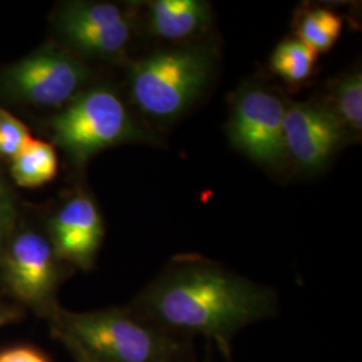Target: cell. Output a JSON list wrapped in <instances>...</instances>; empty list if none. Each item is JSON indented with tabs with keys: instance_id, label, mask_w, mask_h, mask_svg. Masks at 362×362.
Wrapping results in <instances>:
<instances>
[{
	"instance_id": "cell-16",
	"label": "cell",
	"mask_w": 362,
	"mask_h": 362,
	"mask_svg": "<svg viewBox=\"0 0 362 362\" xmlns=\"http://www.w3.org/2000/svg\"><path fill=\"white\" fill-rule=\"evenodd\" d=\"M30 140L26 125L0 106V157L13 160Z\"/></svg>"
},
{
	"instance_id": "cell-13",
	"label": "cell",
	"mask_w": 362,
	"mask_h": 362,
	"mask_svg": "<svg viewBox=\"0 0 362 362\" xmlns=\"http://www.w3.org/2000/svg\"><path fill=\"white\" fill-rule=\"evenodd\" d=\"M15 182L25 188H37L52 181L58 172L55 149L46 141L31 139L30 143L11 160Z\"/></svg>"
},
{
	"instance_id": "cell-7",
	"label": "cell",
	"mask_w": 362,
	"mask_h": 362,
	"mask_svg": "<svg viewBox=\"0 0 362 362\" xmlns=\"http://www.w3.org/2000/svg\"><path fill=\"white\" fill-rule=\"evenodd\" d=\"M88 67L58 47H45L11 66L6 89L28 104L61 107L83 90Z\"/></svg>"
},
{
	"instance_id": "cell-5",
	"label": "cell",
	"mask_w": 362,
	"mask_h": 362,
	"mask_svg": "<svg viewBox=\"0 0 362 362\" xmlns=\"http://www.w3.org/2000/svg\"><path fill=\"white\" fill-rule=\"evenodd\" d=\"M286 106L287 103L276 91L262 83H247L233 98L227 125L230 141L260 167H285Z\"/></svg>"
},
{
	"instance_id": "cell-10",
	"label": "cell",
	"mask_w": 362,
	"mask_h": 362,
	"mask_svg": "<svg viewBox=\"0 0 362 362\" xmlns=\"http://www.w3.org/2000/svg\"><path fill=\"white\" fill-rule=\"evenodd\" d=\"M101 212L88 194L67 200L50 224V242L61 262L90 270L104 239Z\"/></svg>"
},
{
	"instance_id": "cell-14",
	"label": "cell",
	"mask_w": 362,
	"mask_h": 362,
	"mask_svg": "<svg viewBox=\"0 0 362 362\" xmlns=\"http://www.w3.org/2000/svg\"><path fill=\"white\" fill-rule=\"evenodd\" d=\"M342 28V18L324 7L305 8L296 18V38L317 55L336 45Z\"/></svg>"
},
{
	"instance_id": "cell-6",
	"label": "cell",
	"mask_w": 362,
	"mask_h": 362,
	"mask_svg": "<svg viewBox=\"0 0 362 362\" xmlns=\"http://www.w3.org/2000/svg\"><path fill=\"white\" fill-rule=\"evenodd\" d=\"M59 263L50 239L37 233H19L3 251L1 279L18 300L52 318L59 309L55 300Z\"/></svg>"
},
{
	"instance_id": "cell-2",
	"label": "cell",
	"mask_w": 362,
	"mask_h": 362,
	"mask_svg": "<svg viewBox=\"0 0 362 362\" xmlns=\"http://www.w3.org/2000/svg\"><path fill=\"white\" fill-rule=\"evenodd\" d=\"M52 336L67 338L97 362H196L192 338L176 336L121 308L58 309Z\"/></svg>"
},
{
	"instance_id": "cell-12",
	"label": "cell",
	"mask_w": 362,
	"mask_h": 362,
	"mask_svg": "<svg viewBox=\"0 0 362 362\" xmlns=\"http://www.w3.org/2000/svg\"><path fill=\"white\" fill-rule=\"evenodd\" d=\"M324 104L337 117L348 139L361 136L362 74L361 69H353L330 83Z\"/></svg>"
},
{
	"instance_id": "cell-20",
	"label": "cell",
	"mask_w": 362,
	"mask_h": 362,
	"mask_svg": "<svg viewBox=\"0 0 362 362\" xmlns=\"http://www.w3.org/2000/svg\"><path fill=\"white\" fill-rule=\"evenodd\" d=\"M19 311L15 310L4 303H0V327L4 325L11 324L19 318Z\"/></svg>"
},
{
	"instance_id": "cell-22",
	"label": "cell",
	"mask_w": 362,
	"mask_h": 362,
	"mask_svg": "<svg viewBox=\"0 0 362 362\" xmlns=\"http://www.w3.org/2000/svg\"><path fill=\"white\" fill-rule=\"evenodd\" d=\"M223 358H224V361L226 362H231V354H228V356H223Z\"/></svg>"
},
{
	"instance_id": "cell-15",
	"label": "cell",
	"mask_w": 362,
	"mask_h": 362,
	"mask_svg": "<svg viewBox=\"0 0 362 362\" xmlns=\"http://www.w3.org/2000/svg\"><path fill=\"white\" fill-rule=\"evenodd\" d=\"M317 57L299 39H284L272 52L270 67L287 83L298 85L311 77Z\"/></svg>"
},
{
	"instance_id": "cell-11",
	"label": "cell",
	"mask_w": 362,
	"mask_h": 362,
	"mask_svg": "<svg viewBox=\"0 0 362 362\" xmlns=\"http://www.w3.org/2000/svg\"><path fill=\"white\" fill-rule=\"evenodd\" d=\"M212 7L204 0H155L148 4V28L156 38L184 42L204 33Z\"/></svg>"
},
{
	"instance_id": "cell-19",
	"label": "cell",
	"mask_w": 362,
	"mask_h": 362,
	"mask_svg": "<svg viewBox=\"0 0 362 362\" xmlns=\"http://www.w3.org/2000/svg\"><path fill=\"white\" fill-rule=\"evenodd\" d=\"M57 339H59V341L65 345L66 349L69 350L70 354L73 356L74 362H97L95 360H93L90 356H88V354H86L83 350L81 349L76 342H73L71 339H67V338H57Z\"/></svg>"
},
{
	"instance_id": "cell-1",
	"label": "cell",
	"mask_w": 362,
	"mask_h": 362,
	"mask_svg": "<svg viewBox=\"0 0 362 362\" xmlns=\"http://www.w3.org/2000/svg\"><path fill=\"white\" fill-rule=\"evenodd\" d=\"M144 321L176 336L204 337L221 356L231 354L235 336L275 317L272 287L197 255L173 259L129 308Z\"/></svg>"
},
{
	"instance_id": "cell-9",
	"label": "cell",
	"mask_w": 362,
	"mask_h": 362,
	"mask_svg": "<svg viewBox=\"0 0 362 362\" xmlns=\"http://www.w3.org/2000/svg\"><path fill=\"white\" fill-rule=\"evenodd\" d=\"M346 140V132L324 103H287L284 121L286 155L302 170H322Z\"/></svg>"
},
{
	"instance_id": "cell-18",
	"label": "cell",
	"mask_w": 362,
	"mask_h": 362,
	"mask_svg": "<svg viewBox=\"0 0 362 362\" xmlns=\"http://www.w3.org/2000/svg\"><path fill=\"white\" fill-rule=\"evenodd\" d=\"M13 223V208L8 191L0 180V243L7 238Z\"/></svg>"
},
{
	"instance_id": "cell-17",
	"label": "cell",
	"mask_w": 362,
	"mask_h": 362,
	"mask_svg": "<svg viewBox=\"0 0 362 362\" xmlns=\"http://www.w3.org/2000/svg\"><path fill=\"white\" fill-rule=\"evenodd\" d=\"M0 362H52L49 357L33 346L19 345L0 350Z\"/></svg>"
},
{
	"instance_id": "cell-3",
	"label": "cell",
	"mask_w": 362,
	"mask_h": 362,
	"mask_svg": "<svg viewBox=\"0 0 362 362\" xmlns=\"http://www.w3.org/2000/svg\"><path fill=\"white\" fill-rule=\"evenodd\" d=\"M216 59L212 46L194 43L158 50L130 62L128 82L133 104L151 119H176L207 89Z\"/></svg>"
},
{
	"instance_id": "cell-4",
	"label": "cell",
	"mask_w": 362,
	"mask_h": 362,
	"mask_svg": "<svg viewBox=\"0 0 362 362\" xmlns=\"http://www.w3.org/2000/svg\"><path fill=\"white\" fill-rule=\"evenodd\" d=\"M52 129L54 141L77 164L121 144L156 143L116 91L106 86L81 91L52 118Z\"/></svg>"
},
{
	"instance_id": "cell-8",
	"label": "cell",
	"mask_w": 362,
	"mask_h": 362,
	"mask_svg": "<svg viewBox=\"0 0 362 362\" xmlns=\"http://www.w3.org/2000/svg\"><path fill=\"white\" fill-rule=\"evenodd\" d=\"M58 27L78 52L98 58H113L127 50L134 23L129 13L113 3L73 1L58 16Z\"/></svg>"
},
{
	"instance_id": "cell-21",
	"label": "cell",
	"mask_w": 362,
	"mask_h": 362,
	"mask_svg": "<svg viewBox=\"0 0 362 362\" xmlns=\"http://www.w3.org/2000/svg\"><path fill=\"white\" fill-rule=\"evenodd\" d=\"M212 348H214V345L211 342H208L207 349H206V353H204V358H203L202 362H212V360H214V357H212Z\"/></svg>"
}]
</instances>
